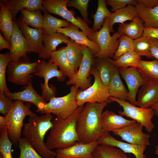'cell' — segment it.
Returning <instances> with one entry per match:
<instances>
[{"mask_svg":"<svg viewBox=\"0 0 158 158\" xmlns=\"http://www.w3.org/2000/svg\"><path fill=\"white\" fill-rule=\"evenodd\" d=\"M109 102L106 101L86 103L79 114L76 124L78 142L89 143L97 140L101 136L109 133L103 129L101 117L103 109Z\"/></svg>","mask_w":158,"mask_h":158,"instance_id":"cell-1","label":"cell"},{"mask_svg":"<svg viewBox=\"0 0 158 158\" xmlns=\"http://www.w3.org/2000/svg\"><path fill=\"white\" fill-rule=\"evenodd\" d=\"M84 106H79L69 117H56L52 121V126L49 130L45 145L49 149H63L78 142L76 124L79 114Z\"/></svg>","mask_w":158,"mask_h":158,"instance_id":"cell-2","label":"cell"},{"mask_svg":"<svg viewBox=\"0 0 158 158\" xmlns=\"http://www.w3.org/2000/svg\"><path fill=\"white\" fill-rule=\"evenodd\" d=\"M53 117L51 114L39 116L34 113L22 130L23 137L43 158H54L56 156V152L48 148L44 142L45 134L52 127Z\"/></svg>","mask_w":158,"mask_h":158,"instance_id":"cell-3","label":"cell"},{"mask_svg":"<svg viewBox=\"0 0 158 158\" xmlns=\"http://www.w3.org/2000/svg\"><path fill=\"white\" fill-rule=\"evenodd\" d=\"M31 103L19 100H15L12 107L4 116L9 123L8 132L9 137L12 144L18 143L21 138L23 121L26 116L32 115L34 113L30 109Z\"/></svg>","mask_w":158,"mask_h":158,"instance_id":"cell-4","label":"cell"},{"mask_svg":"<svg viewBox=\"0 0 158 158\" xmlns=\"http://www.w3.org/2000/svg\"><path fill=\"white\" fill-rule=\"evenodd\" d=\"M79 90L78 88L73 85L68 94L62 97L52 98L43 109H37L36 111L42 114H52L59 118H67L78 107L77 104L76 96Z\"/></svg>","mask_w":158,"mask_h":158,"instance_id":"cell-5","label":"cell"},{"mask_svg":"<svg viewBox=\"0 0 158 158\" xmlns=\"http://www.w3.org/2000/svg\"><path fill=\"white\" fill-rule=\"evenodd\" d=\"M68 0H44L42 5L48 13L57 15L64 20L77 26L84 32L88 37L94 42L95 32L79 16L76 18L74 13L69 10L67 4Z\"/></svg>","mask_w":158,"mask_h":158,"instance_id":"cell-6","label":"cell"},{"mask_svg":"<svg viewBox=\"0 0 158 158\" xmlns=\"http://www.w3.org/2000/svg\"><path fill=\"white\" fill-rule=\"evenodd\" d=\"M55 63L48 61L43 60L38 61V63L35 68L34 75L40 78H43L44 80L43 83L40 84L42 90V95L47 102H49L53 97H55L56 90L53 85L49 86V80L54 77H56L59 82H63L65 80L66 76Z\"/></svg>","mask_w":158,"mask_h":158,"instance_id":"cell-7","label":"cell"},{"mask_svg":"<svg viewBox=\"0 0 158 158\" xmlns=\"http://www.w3.org/2000/svg\"><path fill=\"white\" fill-rule=\"evenodd\" d=\"M91 74L94 78L93 84L84 90H79L76 95V102L78 107L88 102H110L108 88L102 82L95 65L92 69Z\"/></svg>","mask_w":158,"mask_h":158,"instance_id":"cell-8","label":"cell"},{"mask_svg":"<svg viewBox=\"0 0 158 158\" xmlns=\"http://www.w3.org/2000/svg\"><path fill=\"white\" fill-rule=\"evenodd\" d=\"M109 100L110 102H115L117 103L122 107L123 110L119 111L118 114L130 118L141 124L148 132H151L153 130L155 126L152 120L155 114L152 108L138 107L127 101L121 100L111 97H109Z\"/></svg>","mask_w":158,"mask_h":158,"instance_id":"cell-9","label":"cell"},{"mask_svg":"<svg viewBox=\"0 0 158 158\" xmlns=\"http://www.w3.org/2000/svg\"><path fill=\"white\" fill-rule=\"evenodd\" d=\"M38 61L32 62L28 57L21 58L18 61L11 60L6 71L7 79L16 84L26 86L33 77Z\"/></svg>","mask_w":158,"mask_h":158,"instance_id":"cell-10","label":"cell"},{"mask_svg":"<svg viewBox=\"0 0 158 158\" xmlns=\"http://www.w3.org/2000/svg\"><path fill=\"white\" fill-rule=\"evenodd\" d=\"M109 18H106L101 28L95 32L94 42L99 46V50L95 56L98 58H113L119 44L118 38L122 34L117 32L111 35Z\"/></svg>","mask_w":158,"mask_h":158,"instance_id":"cell-11","label":"cell"},{"mask_svg":"<svg viewBox=\"0 0 158 158\" xmlns=\"http://www.w3.org/2000/svg\"><path fill=\"white\" fill-rule=\"evenodd\" d=\"M95 58L91 50L86 47L83 51L82 60L78 70L73 76L66 82V84L74 85L82 90L91 86L92 85L89 76L95 65Z\"/></svg>","mask_w":158,"mask_h":158,"instance_id":"cell-12","label":"cell"},{"mask_svg":"<svg viewBox=\"0 0 158 158\" xmlns=\"http://www.w3.org/2000/svg\"><path fill=\"white\" fill-rule=\"evenodd\" d=\"M143 127L141 124L136 122L112 133L128 143L147 146L150 145V135L143 132Z\"/></svg>","mask_w":158,"mask_h":158,"instance_id":"cell-13","label":"cell"},{"mask_svg":"<svg viewBox=\"0 0 158 158\" xmlns=\"http://www.w3.org/2000/svg\"><path fill=\"white\" fill-rule=\"evenodd\" d=\"M119 72L126 83L128 88V102L137 106L136 96L139 88L146 82L137 68L130 67L118 68Z\"/></svg>","mask_w":158,"mask_h":158,"instance_id":"cell-14","label":"cell"},{"mask_svg":"<svg viewBox=\"0 0 158 158\" xmlns=\"http://www.w3.org/2000/svg\"><path fill=\"white\" fill-rule=\"evenodd\" d=\"M16 21L26 41L28 47L27 53L33 52L38 54L43 46L42 29L30 27L24 22L21 14Z\"/></svg>","mask_w":158,"mask_h":158,"instance_id":"cell-15","label":"cell"},{"mask_svg":"<svg viewBox=\"0 0 158 158\" xmlns=\"http://www.w3.org/2000/svg\"><path fill=\"white\" fill-rule=\"evenodd\" d=\"M98 145L97 140L88 143L78 142L69 147L57 149L56 158H93L92 153Z\"/></svg>","mask_w":158,"mask_h":158,"instance_id":"cell-16","label":"cell"},{"mask_svg":"<svg viewBox=\"0 0 158 158\" xmlns=\"http://www.w3.org/2000/svg\"><path fill=\"white\" fill-rule=\"evenodd\" d=\"M99 144L107 145L119 148L126 153H131L136 158H147L144 154L147 146L133 144L116 139L109 133H106L97 140Z\"/></svg>","mask_w":158,"mask_h":158,"instance_id":"cell-17","label":"cell"},{"mask_svg":"<svg viewBox=\"0 0 158 158\" xmlns=\"http://www.w3.org/2000/svg\"><path fill=\"white\" fill-rule=\"evenodd\" d=\"M13 32L11 37V49L10 53L13 61L21 58L28 57V47L26 39L18 27L16 20L14 21Z\"/></svg>","mask_w":158,"mask_h":158,"instance_id":"cell-18","label":"cell"},{"mask_svg":"<svg viewBox=\"0 0 158 158\" xmlns=\"http://www.w3.org/2000/svg\"><path fill=\"white\" fill-rule=\"evenodd\" d=\"M23 88L24 89L21 91L10 92L6 95L12 100H19L32 103L37 107V109H43L47 103V101L44 98L39 95L34 89L32 79L29 83Z\"/></svg>","mask_w":158,"mask_h":158,"instance_id":"cell-19","label":"cell"},{"mask_svg":"<svg viewBox=\"0 0 158 158\" xmlns=\"http://www.w3.org/2000/svg\"><path fill=\"white\" fill-rule=\"evenodd\" d=\"M136 122L129 120L108 110L103 112L101 117L102 127L106 132H113Z\"/></svg>","mask_w":158,"mask_h":158,"instance_id":"cell-20","label":"cell"},{"mask_svg":"<svg viewBox=\"0 0 158 158\" xmlns=\"http://www.w3.org/2000/svg\"><path fill=\"white\" fill-rule=\"evenodd\" d=\"M79 29L77 26L71 24L67 28L58 29L57 32L63 33L78 44L89 48L95 56L99 51V46L90 40L84 32L79 30Z\"/></svg>","mask_w":158,"mask_h":158,"instance_id":"cell-21","label":"cell"},{"mask_svg":"<svg viewBox=\"0 0 158 158\" xmlns=\"http://www.w3.org/2000/svg\"><path fill=\"white\" fill-rule=\"evenodd\" d=\"M42 0H1V2L11 13L13 21L18 12L23 9L30 11L41 9L44 12L47 11L42 5Z\"/></svg>","mask_w":158,"mask_h":158,"instance_id":"cell-22","label":"cell"},{"mask_svg":"<svg viewBox=\"0 0 158 158\" xmlns=\"http://www.w3.org/2000/svg\"><path fill=\"white\" fill-rule=\"evenodd\" d=\"M137 106L148 108L158 102V83H146L138 92Z\"/></svg>","mask_w":158,"mask_h":158,"instance_id":"cell-23","label":"cell"},{"mask_svg":"<svg viewBox=\"0 0 158 158\" xmlns=\"http://www.w3.org/2000/svg\"><path fill=\"white\" fill-rule=\"evenodd\" d=\"M69 38L63 33L56 32L50 35H43L42 48L38 53L40 58L49 59L52 53L57 50L56 48L60 44H67Z\"/></svg>","mask_w":158,"mask_h":158,"instance_id":"cell-24","label":"cell"},{"mask_svg":"<svg viewBox=\"0 0 158 158\" xmlns=\"http://www.w3.org/2000/svg\"><path fill=\"white\" fill-rule=\"evenodd\" d=\"M49 61L56 64L69 79L75 73L68 61L66 46L61 47L52 53Z\"/></svg>","mask_w":158,"mask_h":158,"instance_id":"cell-25","label":"cell"},{"mask_svg":"<svg viewBox=\"0 0 158 158\" xmlns=\"http://www.w3.org/2000/svg\"><path fill=\"white\" fill-rule=\"evenodd\" d=\"M138 16L135 6L130 4L111 13L109 17V28L110 32H114L113 27L115 24H123L128 20L132 21Z\"/></svg>","mask_w":158,"mask_h":158,"instance_id":"cell-26","label":"cell"},{"mask_svg":"<svg viewBox=\"0 0 158 158\" xmlns=\"http://www.w3.org/2000/svg\"><path fill=\"white\" fill-rule=\"evenodd\" d=\"M134 6L138 16L144 23V28H158V6L149 8L140 3Z\"/></svg>","mask_w":158,"mask_h":158,"instance_id":"cell-27","label":"cell"},{"mask_svg":"<svg viewBox=\"0 0 158 158\" xmlns=\"http://www.w3.org/2000/svg\"><path fill=\"white\" fill-rule=\"evenodd\" d=\"M118 68L116 66L113 75L108 87L110 97L124 101H128V91L122 81Z\"/></svg>","mask_w":158,"mask_h":158,"instance_id":"cell-28","label":"cell"},{"mask_svg":"<svg viewBox=\"0 0 158 158\" xmlns=\"http://www.w3.org/2000/svg\"><path fill=\"white\" fill-rule=\"evenodd\" d=\"M146 83H158V61L140 60L137 67Z\"/></svg>","mask_w":158,"mask_h":158,"instance_id":"cell-29","label":"cell"},{"mask_svg":"<svg viewBox=\"0 0 158 158\" xmlns=\"http://www.w3.org/2000/svg\"><path fill=\"white\" fill-rule=\"evenodd\" d=\"M113 59L110 58L95 59V66L98 71L103 83L108 87L116 66Z\"/></svg>","mask_w":158,"mask_h":158,"instance_id":"cell-30","label":"cell"},{"mask_svg":"<svg viewBox=\"0 0 158 158\" xmlns=\"http://www.w3.org/2000/svg\"><path fill=\"white\" fill-rule=\"evenodd\" d=\"M144 28L143 21L138 16L129 23L119 24L117 32L134 40L143 35Z\"/></svg>","mask_w":158,"mask_h":158,"instance_id":"cell-31","label":"cell"},{"mask_svg":"<svg viewBox=\"0 0 158 158\" xmlns=\"http://www.w3.org/2000/svg\"><path fill=\"white\" fill-rule=\"evenodd\" d=\"M66 45V51L68 61L76 73L82 62L83 51L87 47L78 44L70 38Z\"/></svg>","mask_w":158,"mask_h":158,"instance_id":"cell-32","label":"cell"},{"mask_svg":"<svg viewBox=\"0 0 158 158\" xmlns=\"http://www.w3.org/2000/svg\"><path fill=\"white\" fill-rule=\"evenodd\" d=\"M71 24L64 19H59L52 16L46 11L43 15L42 29L43 35H50L57 32L58 29L67 28Z\"/></svg>","mask_w":158,"mask_h":158,"instance_id":"cell-33","label":"cell"},{"mask_svg":"<svg viewBox=\"0 0 158 158\" xmlns=\"http://www.w3.org/2000/svg\"><path fill=\"white\" fill-rule=\"evenodd\" d=\"M0 29L6 40L11 44L14 21L12 15L5 6L0 1Z\"/></svg>","mask_w":158,"mask_h":158,"instance_id":"cell-34","label":"cell"},{"mask_svg":"<svg viewBox=\"0 0 158 158\" xmlns=\"http://www.w3.org/2000/svg\"><path fill=\"white\" fill-rule=\"evenodd\" d=\"M93 158H130L120 149L111 146L99 144L92 154Z\"/></svg>","mask_w":158,"mask_h":158,"instance_id":"cell-35","label":"cell"},{"mask_svg":"<svg viewBox=\"0 0 158 158\" xmlns=\"http://www.w3.org/2000/svg\"><path fill=\"white\" fill-rule=\"evenodd\" d=\"M105 0H98L95 13L92 15L94 20L92 29L95 32L102 28L106 18L109 17L111 13L108 9Z\"/></svg>","mask_w":158,"mask_h":158,"instance_id":"cell-36","label":"cell"},{"mask_svg":"<svg viewBox=\"0 0 158 158\" xmlns=\"http://www.w3.org/2000/svg\"><path fill=\"white\" fill-rule=\"evenodd\" d=\"M11 60L10 52L0 54V97L7 95L10 92L6 85V68Z\"/></svg>","mask_w":158,"mask_h":158,"instance_id":"cell-37","label":"cell"},{"mask_svg":"<svg viewBox=\"0 0 158 158\" xmlns=\"http://www.w3.org/2000/svg\"><path fill=\"white\" fill-rule=\"evenodd\" d=\"M42 10L39 9L35 11H30L25 9L20 11L21 15L25 23L34 28L42 29L43 16Z\"/></svg>","mask_w":158,"mask_h":158,"instance_id":"cell-38","label":"cell"},{"mask_svg":"<svg viewBox=\"0 0 158 158\" xmlns=\"http://www.w3.org/2000/svg\"><path fill=\"white\" fill-rule=\"evenodd\" d=\"M141 59V56L133 51L123 54L114 60V64L118 68L130 67L137 68L139 61Z\"/></svg>","mask_w":158,"mask_h":158,"instance_id":"cell-39","label":"cell"},{"mask_svg":"<svg viewBox=\"0 0 158 158\" xmlns=\"http://www.w3.org/2000/svg\"><path fill=\"white\" fill-rule=\"evenodd\" d=\"M134 51L140 56H145L153 58L150 51V37L143 35L140 37L133 40Z\"/></svg>","mask_w":158,"mask_h":158,"instance_id":"cell-40","label":"cell"},{"mask_svg":"<svg viewBox=\"0 0 158 158\" xmlns=\"http://www.w3.org/2000/svg\"><path fill=\"white\" fill-rule=\"evenodd\" d=\"M119 44L113 59L115 60L123 54L134 51L133 40L122 34L118 38Z\"/></svg>","mask_w":158,"mask_h":158,"instance_id":"cell-41","label":"cell"},{"mask_svg":"<svg viewBox=\"0 0 158 158\" xmlns=\"http://www.w3.org/2000/svg\"><path fill=\"white\" fill-rule=\"evenodd\" d=\"M18 143L20 149L19 158H43L24 137L21 138Z\"/></svg>","mask_w":158,"mask_h":158,"instance_id":"cell-42","label":"cell"},{"mask_svg":"<svg viewBox=\"0 0 158 158\" xmlns=\"http://www.w3.org/2000/svg\"><path fill=\"white\" fill-rule=\"evenodd\" d=\"M0 152L4 158H13L11 149L12 143L9 137L8 129H0Z\"/></svg>","mask_w":158,"mask_h":158,"instance_id":"cell-43","label":"cell"},{"mask_svg":"<svg viewBox=\"0 0 158 158\" xmlns=\"http://www.w3.org/2000/svg\"><path fill=\"white\" fill-rule=\"evenodd\" d=\"M89 0H68L67 7H72L78 9L82 16L83 20L89 24L91 22L88 18V7Z\"/></svg>","mask_w":158,"mask_h":158,"instance_id":"cell-44","label":"cell"},{"mask_svg":"<svg viewBox=\"0 0 158 158\" xmlns=\"http://www.w3.org/2000/svg\"><path fill=\"white\" fill-rule=\"evenodd\" d=\"M105 2L107 5L111 7V11L113 12L128 5H135L137 3L136 0H105Z\"/></svg>","mask_w":158,"mask_h":158,"instance_id":"cell-45","label":"cell"},{"mask_svg":"<svg viewBox=\"0 0 158 158\" xmlns=\"http://www.w3.org/2000/svg\"><path fill=\"white\" fill-rule=\"evenodd\" d=\"M14 101L5 95L0 97V112L5 115L12 107Z\"/></svg>","mask_w":158,"mask_h":158,"instance_id":"cell-46","label":"cell"},{"mask_svg":"<svg viewBox=\"0 0 158 158\" xmlns=\"http://www.w3.org/2000/svg\"><path fill=\"white\" fill-rule=\"evenodd\" d=\"M150 42L151 54L153 58L158 61V40L150 37Z\"/></svg>","mask_w":158,"mask_h":158,"instance_id":"cell-47","label":"cell"},{"mask_svg":"<svg viewBox=\"0 0 158 158\" xmlns=\"http://www.w3.org/2000/svg\"><path fill=\"white\" fill-rule=\"evenodd\" d=\"M143 35L158 40V28H144Z\"/></svg>","mask_w":158,"mask_h":158,"instance_id":"cell-48","label":"cell"},{"mask_svg":"<svg viewBox=\"0 0 158 158\" xmlns=\"http://www.w3.org/2000/svg\"><path fill=\"white\" fill-rule=\"evenodd\" d=\"M137 3H140L146 7L152 8L158 6V0H137Z\"/></svg>","mask_w":158,"mask_h":158,"instance_id":"cell-49","label":"cell"},{"mask_svg":"<svg viewBox=\"0 0 158 158\" xmlns=\"http://www.w3.org/2000/svg\"><path fill=\"white\" fill-rule=\"evenodd\" d=\"M7 49L9 51L11 49V44L2 36L1 33H0V50Z\"/></svg>","mask_w":158,"mask_h":158,"instance_id":"cell-50","label":"cell"},{"mask_svg":"<svg viewBox=\"0 0 158 158\" xmlns=\"http://www.w3.org/2000/svg\"><path fill=\"white\" fill-rule=\"evenodd\" d=\"M9 126L8 122L4 116H0V129L8 128Z\"/></svg>","mask_w":158,"mask_h":158,"instance_id":"cell-51","label":"cell"},{"mask_svg":"<svg viewBox=\"0 0 158 158\" xmlns=\"http://www.w3.org/2000/svg\"><path fill=\"white\" fill-rule=\"evenodd\" d=\"M151 108L154 111L155 114L158 116V102L152 106Z\"/></svg>","mask_w":158,"mask_h":158,"instance_id":"cell-52","label":"cell"},{"mask_svg":"<svg viewBox=\"0 0 158 158\" xmlns=\"http://www.w3.org/2000/svg\"><path fill=\"white\" fill-rule=\"evenodd\" d=\"M155 153L157 155H158V145L156 146Z\"/></svg>","mask_w":158,"mask_h":158,"instance_id":"cell-53","label":"cell"},{"mask_svg":"<svg viewBox=\"0 0 158 158\" xmlns=\"http://www.w3.org/2000/svg\"><path fill=\"white\" fill-rule=\"evenodd\" d=\"M0 158H4L2 155L1 154L0 155Z\"/></svg>","mask_w":158,"mask_h":158,"instance_id":"cell-54","label":"cell"},{"mask_svg":"<svg viewBox=\"0 0 158 158\" xmlns=\"http://www.w3.org/2000/svg\"><path fill=\"white\" fill-rule=\"evenodd\" d=\"M54 158H56V157H54Z\"/></svg>","mask_w":158,"mask_h":158,"instance_id":"cell-55","label":"cell"}]
</instances>
